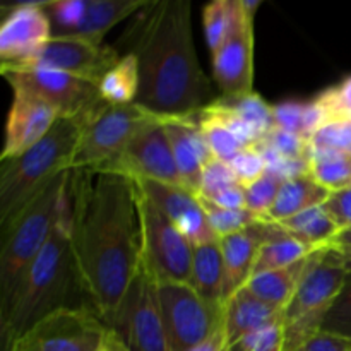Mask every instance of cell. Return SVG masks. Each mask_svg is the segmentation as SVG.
Here are the masks:
<instances>
[{"label":"cell","instance_id":"1","mask_svg":"<svg viewBox=\"0 0 351 351\" xmlns=\"http://www.w3.org/2000/svg\"><path fill=\"white\" fill-rule=\"evenodd\" d=\"M69 199L81 293L108 326L143 257L136 184L113 171L72 170Z\"/></svg>","mask_w":351,"mask_h":351},{"label":"cell","instance_id":"2","mask_svg":"<svg viewBox=\"0 0 351 351\" xmlns=\"http://www.w3.org/2000/svg\"><path fill=\"white\" fill-rule=\"evenodd\" d=\"M189 0L149 2L130 53L139 65L136 103L156 115L189 119L215 101L199 62Z\"/></svg>","mask_w":351,"mask_h":351},{"label":"cell","instance_id":"3","mask_svg":"<svg viewBox=\"0 0 351 351\" xmlns=\"http://www.w3.org/2000/svg\"><path fill=\"white\" fill-rule=\"evenodd\" d=\"M74 288L81 290L72 249L69 199L48 242L21 273L5 300L0 302L2 351H9L19 336L48 314L71 307L69 297Z\"/></svg>","mask_w":351,"mask_h":351},{"label":"cell","instance_id":"4","mask_svg":"<svg viewBox=\"0 0 351 351\" xmlns=\"http://www.w3.org/2000/svg\"><path fill=\"white\" fill-rule=\"evenodd\" d=\"M108 103L74 117H62L53 129L21 156L0 165V223L9 219L45 184L74 168L82 136Z\"/></svg>","mask_w":351,"mask_h":351},{"label":"cell","instance_id":"5","mask_svg":"<svg viewBox=\"0 0 351 351\" xmlns=\"http://www.w3.org/2000/svg\"><path fill=\"white\" fill-rule=\"evenodd\" d=\"M72 170L64 171L31 195L2 225L0 247V302L7 298L17 278L40 254L67 208Z\"/></svg>","mask_w":351,"mask_h":351},{"label":"cell","instance_id":"6","mask_svg":"<svg viewBox=\"0 0 351 351\" xmlns=\"http://www.w3.org/2000/svg\"><path fill=\"white\" fill-rule=\"evenodd\" d=\"M175 119L156 115L137 103L106 105L86 129L72 170H101L122 156L144 130Z\"/></svg>","mask_w":351,"mask_h":351},{"label":"cell","instance_id":"7","mask_svg":"<svg viewBox=\"0 0 351 351\" xmlns=\"http://www.w3.org/2000/svg\"><path fill=\"white\" fill-rule=\"evenodd\" d=\"M108 328L130 351H171L158 298L156 274L144 256Z\"/></svg>","mask_w":351,"mask_h":351},{"label":"cell","instance_id":"8","mask_svg":"<svg viewBox=\"0 0 351 351\" xmlns=\"http://www.w3.org/2000/svg\"><path fill=\"white\" fill-rule=\"evenodd\" d=\"M158 280V298L171 351H191L225 322V307L208 304L191 283Z\"/></svg>","mask_w":351,"mask_h":351},{"label":"cell","instance_id":"9","mask_svg":"<svg viewBox=\"0 0 351 351\" xmlns=\"http://www.w3.org/2000/svg\"><path fill=\"white\" fill-rule=\"evenodd\" d=\"M136 184V182H134ZM143 256L160 280L192 285L194 245L136 184Z\"/></svg>","mask_w":351,"mask_h":351},{"label":"cell","instance_id":"10","mask_svg":"<svg viewBox=\"0 0 351 351\" xmlns=\"http://www.w3.org/2000/svg\"><path fill=\"white\" fill-rule=\"evenodd\" d=\"M108 326L88 305L62 307L38 321L9 351H96Z\"/></svg>","mask_w":351,"mask_h":351},{"label":"cell","instance_id":"11","mask_svg":"<svg viewBox=\"0 0 351 351\" xmlns=\"http://www.w3.org/2000/svg\"><path fill=\"white\" fill-rule=\"evenodd\" d=\"M0 72L12 89H23L50 103L62 117H74L101 105L98 84L60 71L0 64Z\"/></svg>","mask_w":351,"mask_h":351},{"label":"cell","instance_id":"12","mask_svg":"<svg viewBox=\"0 0 351 351\" xmlns=\"http://www.w3.org/2000/svg\"><path fill=\"white\" fill-rule=\"evenodd\" d=\"M346 276L348 271L343 252L336 243L315 250L308 259L293 298L285 308V324L308 317L324 319V314L341 291Z\"/></svg>","mask_w":351,"mask_h":351},{"label":"cell","instance_id":"13","mask_svg":"<svg viewBox=\"0 0 351 351\" xmlns=\"http://www.w3.org/2000/svg\"><path fill=\"white\" fill-rule=\"evenodd\" d=\"M119 51L113 47L72 36H51V40L34 57L10 65L40 67L67 72L99 86L106 74L119 64Z\"/></svg>","mask_w":351,"mask_h":351},{"label":"cell","instance_id":"14","mask_svg":"<svg viewBox=\"0 0 351 351\" xmlns=\"http://www.w3.org/2000/svg\"><path fill=\"white\" fill-rule=\"evenodd\" d=\"M165 125H154L144 130L123 151L122 156L98 171H113L132 180H154L184 187Z\"/></svg>","mask_w":351,"mask_h":351},{"label":"cell","instance_id":"15","mask_svg":"<svg viewBox=\"0 0 351 351\" xmlns=\"http://www.w3.org/2000/svg\"><path fill=\"white\" fill-rule=\"evenodd\" d=\"M62 119L57 108L23 89H12V103L7 115L5 141L0 160H12L40 143Z\"/></svg>","mask_w":351,"mask_h":351},{"label":"cell","instance_id":"16","mask_svg":"<svg viewBox=\"0 0 351 351\" xmlns=\"http://www.w3.org/2000/svg\"><path fill=\"white\" fill-rule=\"evenodd\" d=\"M53 36L43 2H26L10 7L0 26L2 64H17L34 57Z\"/></svg>","mask_w":351,"mask_h":351},{"label":"cell","instance_id":"17","mask_svg":"<svg viewBox=\"0 0 351 351\" xmlns=\"http://www.w3.org/2000/svg\"><path fill=\"white\" fill-rule=\"evenodd\" d=\"M144 194L182 230L192 245L218 240L209 225L208 215L199 201L197 194L182 185L161 184L154 180H134Z\"/></svg>","mask_w":351,"mask_h":351},{"label":"cell","instance_id":"18","mask_svg":"<svg viewBox=\"0 0 351 351\" xmlns=\"http://www.w3.org/2000/svg\"><path fill=\"white\" fill-rule=\"evenodd\" d=\"M213 77L226 98L254 93V19L249 16L228 43L213 55Z\"/></svg>","mask_w":351,"mask_h":351},{"label":"cell","instance_id":"19","mask_svg":"<svg viewBox=\"0 0 351 351\" xmlns=\"http://www.w3.org/2000/svg\"><path fill=\"white\" fill-rule=\"evenodd\" d=\"M273 230V223L261 221L247 226L245 230L233 235L219 239L225 261V291H223V305L252 278L257 256Z\"/></svg>","mask_w":351,"mask_h":351},{"label":"cell","instance_id":"20","mask_svg":"<svg viewBox=\"0 0 351 351\" xmlns=\"http://www.w3.org/2000/svg\"><path fill=\"white\" fill-rule=\"evenodd\" d=\"M165 130L170 139L182 184L191 192L199 194L204 167L216 158L213 156L211 149L202 136L197 120L194 117L175 119L165 125Z\"/></svg>","mask_w":351,"mask_h":351},{"label":"cell","instance_id":"21","mask_svg":"<svg viewBox=\"0 0 351 351\" xmlns=\"http://www.w3.org/2000/svg\"><path fill=\"white\" fill-rule=\"evenodd\" d=\"M285 311L261 300L247 288L237 291L225 304V331L230 345L243 336L283 319Z\"/></svg>","mask_w":351,"mask_h":351},{"label":"cell","instance_id":"22","mask_svg":"<svg viewBox=\"0 0 351 351\" xmlns=\"http://www.w3.org/2000/svg\"><path fill=\"white\" fill-rule=\"evenodd\" d=\"M192 287L208 304L223 308L225 291V261L219 240L194 247L192 257Z\"/></svg>","mask_w":351,"mask_h":351},{"label":"cell","instance_id":"23","mask_svg":"<svg viewBox=\"0 0 351 351\" xmlns=\"http://www.w3.org/2000/svg\"><path fill=\"white\" fill-rule=\"evenodd\" d=\"M147 5L149 0H88L84 19L71 36L101 45L113 26Z\"/></svg>","mask_w":351,"mask_h":351},{"label":"cell","instance_id":"24","mask_svg":"<svg viewBox=\"0 0 351 351\" xmlns=\"http://www.w3.org/2000/svg\"><path fill=\"white\" fill-rule=\"evenodd\" d=\"M331 192L319 185L311 175H300V177L288 178L285 180L276 202L267 213L264 221L281 223L288 218L300 215L307 209L324 206Z\"/></svg>","mask_w":351,"mask_h":351},{"label":"cell","instance_id":"25","mask_svg":"<svg viewBox=\"0 0 351 351\" xmlns=\"http://www.w3.org/2000/svg\"><path fill=\"white\" fill-rule=\"evenodd\" d=\"M312 256V254H311ZM311 256L304 261L291 264L288 267H281V269L266 271V273L254 274L249 281H247L245 288L252 295H256L261 300L267 302L269 305H274L276 308L285 311L290 300L293 298L295 291H297L298 283H300L302 276H304L305 269Z\"/></svg>","mask_w":351,"mask_h":351},{"label":"cell","instance_id":"26","mask_svg":"<svg viewBox=\"0 0 351 351\" xmlns=\"http://www.w3.org/2000/svg\"><path fill=\"white\" fill-rule=\"evenodd\" d=\"M315 250H317V247H312L308 243L302 242L300 239H297V237L288 233L285 228H281L280 225L273 223V230H271L269 237L263 243L259 256H257L254 274L288 267L291 264L298 263V261L307 259Z\"/></svg>","mask_w":351,"mask_h":351},{"label":"cell","instance_id":"27","mask_svg":"<svg viewBox=\"0 0 351 351\" xmlns=\"http://www.w3.org/2000/svg\"><path fill=\"white\" fill-rule=\"evenodd\" d=\"M247 19L240 0H215L202 10L204 36L211 55L218 53Z\"/></svg>","mask_w":351,"mask_h":351},{"label":"cell","instance_id":"28","mask_svg":"<svg viewBox=\"0 0 351 351\" xmlns=\"http://www.w3.org/2000/svg\"><path fill=\"white\" fill-rule=\"evenodd\" d=\"M281 228L287 230L293 237L300 239L302 242L312 247H326L335 243L336 237L339 235L341 228L336 225L332 216L324 209V206L307 209L300 215L288 218L285 221L276 223Z\"/></svg>","mask_w":351,"mask_h":351},{"label":"cell","instance_id":"29","mask_svg":"<svg viewBox=\"0 0 351 351\" xmlns=\"http://www.w3.org/2000/svg\"><path fill=\"white\" fill-rule=\"evenodd\" d=\"M99 96L108 105H130L139 95V65L134 53L120 57L119 64L103 77L98 86Z\"/></svg>","mask_w":351,"mask_h":351},{"label":"cell","instance_id":"30","mask_svg":"<svg viewBox=\"0 0 351 351\" xmlns=\"http://www.w3.org/2000/svg\"><path fill=\"white\" fill-rule=\"evenodd\" d=\"M274 127L297 134L311 141L315 130L324 125V115L315 99L312 101H283L273 105Z\"/></svg>","mask_w":351,"mask_h":351},{"label":"cell","instance_id":"31","mask_svg":"<svg viewBox=\"0 0 351 351\" xmlns=\"http://www.w3.org/2000/svg\"><path fill=\"white\" fill-rule=\"evenodd\" d=\"M308 161V175L331 194L351 187V154L311 149Z\"/></svg>","mask_w":351,"mask_h":351},{"label":"cell","instance_id":"32","mask_svg":"<svg viewBox=\"0 0 351 351\" xmlns=\"http://www.w3.org/2000/svg\"><path fill=\"white\" fill-rule=\"evenodd\" d=\"M225 105H228L237 115L242 117L243 122L263 139L267 132L274 127V117H273V105L266 101L257 93H250V95L240 96V98H226V96H219Z\"/></svg>","mask_w":351,"mask_h":351},{"label":"cell","instance_id":"33","mask_svg":"<svg viewBox=\"0 0 351 351\" xmlns=\"http://www.w3.org/2000/svg\"><path fill=\"white\" fill-rule=\"evenodd\" d=\"M199 201H201L202 208H204L206 215H208L209 225H211L213 232L218 237V240L233 235V233L242 232L247 226L263 219L261 216L249 211V209H225L202 197H199Z\"/></svg>","mask_w":351,"mask_h":351},{"label":"cell","instance_id":"34","mask_svg":"<svg viewBox=\"0 0 351 351\" xmlns=\"http://www.w3.org/2000/svg\"><path fill=\"white\" fill-rule=\"evenodd\" d=\"M285 180L287 178L281 177L280 173H276L273 170H267L259 180L245 185L243 189H245L247 209L252 211L254 215L261 216L263 219L266 218L267 213L271 211V208L276 202L278 194H280Z\"/></svg>","mask_w":351,"mask_h":351},{"label":"cell","instance_id":"35","mask_svg":"<svg viewBox=\"0 0 351 351\" xmlns=\"http://www.w3.org/2000/svg\"><path fill=\"white\" fill-rule=\"evenodd\" d=\"M194 119L197 120L202 136H204L206 143H208L209 149L216 160L230 163L233 158L239 156L245 149V146L226 127L219 125L215 120L197 115V113L194 115Z\"/></svg>","mask_w":351,"mask_h":351},{"label":"cell","instance_id":"36","mask_svg":"<svg viewBox=\"0 0 351 351\" xmlns=\"http://www.w3.org/2000/svg\"><path fill=\"white\" fill-rule=\"evenodd\" d=\"M88 0H55L43 2V9L50 17L53 36H71L84 19Z\"/></svg>","mask_w":351,"mask_h":351},{"label":"cell","instance_id":"37","mask_svg":"<svg viewBox=\"0 0 351 351\" xmlns=\"http://www.w3.org/2000/svg\"><path fill=\"white\" fill-rule=\"evenodd\" d=\"M256 147L278 154L287 160H308L311 156V141L297 136V134L287 132L283 129L273 127Z\"/></svg>","mask_w":351,"mask_h":351},{"label":"cell","instance_id":"38","mask_svg":"<svg viewBox=\"0 0 351 351\" xmlns=\"http://www.w3.org/2000/svg\"><path fill=\"white\" fill-rule=\"evenodd\" d=\"M311 149L351 154V119L335 120L319 127L311 137Z\"/></svg>","mask_w":351,"mask_h":351},{"label":"cell","instance_id":"39","mask_svg":"<svg viewBox=\"0 0 351 351\" xmlns=\"http://www.w3.org/2000/svg\"><path fill=\"white\" fill-rule=\"evenodd\" d=\"M232 351H287L285 319L267 324L232 345Z\"/></svg>","mask_w":351,"mask_h":351},{"label":"cell","instance_id":"40","mask_svg":"<svg viewBox=\"0 0 351 351\" xmlns=\"http://www.w3.org/2000/svg\"><path fill=\"white\" fill-rule=\"evenodd\" d=\"M321 331L351 338V273H348L341 291L324 314Z\"/></svg>","mask_w":351,"mask_h":351},{"label":"cell","instance_id":"41","mask_svg":"<svg viewBox=\"0 0 351 351\" xmlns=\"http://www.w3.org/2000/svg\"><path fill=\"white\" fill-rule=\"evenodd\" d=\"M315 101L321 106L324 123L351 119V77L343 81L339 86L322 91L315 98Z\"/></svg>","mask_w":351,"mask_h":351},{"label":"cell","instance_id":"42","mask_svg":"<svg viewBox=\"0 0 351 351\" xmlns=\"http://www.w3.org/2000/svg\"><path fill=\"white\" fill-rule=\"evenodd\" d=\"M230 167H232L233 173L239 178L240 184L245 187V185L252 184V182L259 180L264 173L267 171V163L264 154L259 149H256L254 146L245 147L239 156L233 158L230 161Z\"/></svg>","mask_w":351,"mask_h":351},{"label":"cell","instance_id":"43","mask_svg":"<svg viewBox=\"0 0 351 351\" xmlns=\"http://www.w3.org/2000/svg\"><path fill=\"white\" fill-rule=\"evenodd\" d=\"M240 184L239 178L233 173L232 167L225 161L213 160L209 161L204 167L202 171V184H201V192L197 195L201 197H209L215 192L221 191V189L230 187V185Z\"/></svg>","mask_w":351,"mask_h":351},{"label":"cell","instance_id":"44","mask_svg":"<svg viewBox=\"0 0 351 351\" xmlns=\"http://www.w3.org/2000/svg\"><path fill=\"white\" fill-rule=\"evenodd\" d=\"M293 351H351V338L335 335V332L319 331Z\"/></svg>","mask_w":351,"mask_h":351},{"label":"cell","instance_id":"45","mask_svg":"<svg viewBox=\"0 0 351 351\" xmlns=\"http://www.w3.org/2000/svg\"><path fill=\"white\" fill-rule=\"evenodd\" d=\"M324 209L332 216L341 232L351 228V187L329 195Z\"/></svg>","mask_w":351,"mask_h":351},{"label":"cell","instance_id":"46","mask_svg":"<svg viewBox=\"0 0 351 351\" xmlns=\"http://www.w3.org/2000/svg\"><path fill=\"white\" fill-rule=\"evenodd\" d=\"M201 197V195H199ZM206 201L213 202V204L219 206L225 209H247L245 204V189L242 184L230 185V187L221 189V191L215 192L209 197H202Z\"/></svg>","mask_w":351,"mask_h":351},{"label":"cell","instance_id":"47","mask_svg":"<svg viewBox=\"0 0 351 351\" xmlns=\"http://www.w3.org/2000/svg\"><path fill=\"white\" fill-rule=\"evenodd\" d=\"M191 351H232V345H230L228 338H226L225 322H223L221 328H219L211 338L206 339L204 343H201V345L195 346V348H192Z\"/></svg>","mask_w":351,"mask_h":351},{"label":"cell","instance_id":"48","mask_svg":"<svg viewBox=\"0 0 351 351\" xmlns=\"http://www.w3.org/2000/svg\"><path fill=\"white\" fill-rule=\"evenodd\" d=\"M96 351H130V350L127 348L125 343H123L122 339H120L119 336L108 328L106 329V335L105 338H103L101 345H99V348Z\"/></svg>","mask_w":351,"mask_h":351},{"label":"cell","instance_id":"49","mask_svg":"<svg viewBox=\"0 0 351 351\" xmlns=\"http://www.w3.org/2000/svg\"><path fill=\"white\" fill-rule=\"evenodd\" d=\"M240 2H242L243 12H245L250 19H254V17H256L257 9L263 5V0H240Z\"/></svg>","mask_w":351,"mask_h":351},{"label":"cell","instance_id":"50","mask_svg":"<svg viewBox=\"0 0 351 351\" xmlns=\"http://www.w3.org/2000/svg\"><path fill=\"white\" fill-rule=\"evenodd\" d=\"M336 245H351V228L348 230H343V232H339V235L336 237L335 240Z\"/></svg>","mask_w":351,"mask_h":351},{"label":"cell","instance_id":"51","mask_svg":"<svg viewBox=\"0 0 351 351\" xmlns=\"http://www.w3.org/2000/svg\"><path fill=\"white\" fill-rule=\"evenodd\" d=\"M343 252V259H345V267L348 273H351V245H338Z\"/></svg>","mask_w":351,"mask_h":351}]
</instances>
